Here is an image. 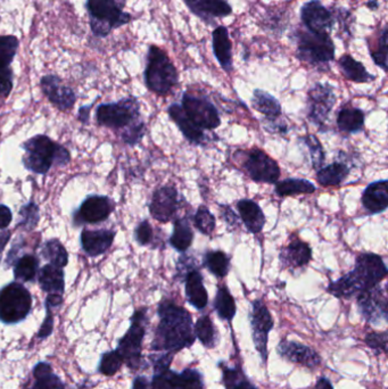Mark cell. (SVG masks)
<instances>
[{"label":"cell","mask_w":388,"mask_h":389,"mask_svg":"<svg viewBox=\"0 0 388 389\" xmlns=\"http://www.w3.org/2000/svg\"><path fill=\"white\" fill-rule=\"evenodd\" d=\"M237 210L241 221L248 233L258 235L262 233L266 223V215L260 205L253 199H241L237 202Z\"/></svg>","instance_id":"29"},{"label":"cell","mask_w":388,"mask_h":389,"mask_svg":"<svg viewBox=\"0 0 388 389\" xmlns=\"http://www.w3.org/2000/svg\"><path fill=\"white\" fill-rule=\"evenodd\" d=\"M135 240L140 246H148L154 242L153 227L147 220L140 222L135 230Z\"/></svg>","instance_id":"48"},{"label":"cell","mask_w":388,"mask_h":389,"mask_svg":"<svg viewBox=\"0 0 388 389\" xmlns=\"http://www.w3.org/2000/svg\"><path fill=\"white\" fill-rule=\"evenodd\" d=\"M193 242L194 231L190 225L189 218H177L173 222L172 235L169 239L171 247L174 248L178 253H186L192 247Z\"/></svg>","instance_id":"33"},{"label":"cell","mask_w":388,"mask_h":389,"mask_svg":"<svg viewBox=\"0 0 388 389\" xmlns=\"http://www.w3.org/2000/svg\"><path fill=\"white\" fill-rule=\"evenodd\" d=\"M387 38L388 26H384L378 37L377 48L369 49L370 56L376 65L379 66L384 72L388 71L387 66Z\"/></svg>","instance_id":"46"},{"label":"cell","mask_w":388,"mask_h":389,"mask_svg":"<svg viewBox=\"0 0 388 389\" xmlns=\"http://www.w3.org/2000/svg\"><path fill=\"white\" fill-rule=\"evenodd\" d=\"M184 280V293L188 303L195 307L196 310H204L209 303V294L205 288L204 278L201 276V271L194 267L186 273Z\"/></svg>","instance_id":"25"},{"label":"cell","mask_w":388,"mask_h":389,"mask_svg":"<svg viewBox=\"0 0 388 389\" xmlns=\"http://www.w3.org/2000/svg\"><path fill=\"white\" fill-rule=\"evenodd\" d=\"M351 168L343 161L332 163L317 171V181L323 187H337L350 176Z\"/></svg>","instance_id":"34"},{"label":"cell","mask_w":388,"mask_h":389,"mask_svg":"<svg viewBox=\"0 0 388 389\" xmlns=\"http://www.w3.org/2000/svg\"><path fill=\"white\" fill-rule=\"evenodd\" d=\"M159 326L152 341V351L176 356L186 347L193 346V318L184 307H179L171 299H163L157 307Z\"/></svg>","instance_id":"1"},{"label":"cell","mask_w":388,"mask_h":389,"mask_svg":"<svg viewBox=\"0 0 388 389\" xmlns=\"http://www.w3.org/2000/svg\"><path fill=\"white\" fill-rule=\"evenodd\" d=\"M300 140L309 149L313 170L315 172L320 170L323 166H325V162H326V153L321 145L320 140L318 139L315 134H306V136L300 137Z\"/></svg>","instance_id":"44"},{"label":"cell","mask_w":388,"mask_h":389,"mask_svg":"<svg viewBox=\"0 0 388 389\" xmlns=\"http://www.w3.org/2000/svg\"><path fill=\"white\" fill-rule=\"evenodd\" d=\"M336 104L335 88L328 82H317L306 95V117L320 132H325L329 117Z\"/></svg>","instance_id":"11"},{"label":"cell","mask_w":388,"mask_h":389,"mask_svg":"<svg viewBox=\"0 0 388 389\" xmlns=\"http://www.w3.org/2000/svg\"><path fill=\"white\" fill-rule=\"evenodd\" d=\"M115 231L108 229H100V230H85L81 233V246L85 253L89 256L102 255L106 250H110L113 244Z\"/></svg>","instance_id":"28"},{"label":"cell","mask_w":388,"mask_h":389,"mask_svg":"<svg viewBox=\"0 0 388 389\" xmlns=\"http://www.w3.org/2000/svg\"><path fill=\"white\" fill-rule=\"evenodd\" d=\"M250 324L254 346L260 354L263 363L268 361V341L269 333L273 328V319L263 299L253 301L250 312Z\"/></svg>","instance_id":"13"},{"label":"cell","mask_w":388,"mask_h":389,"mask_svg":"<svg viewBox=\"0 0 388 389\" xmlns=\"http://www.w3.org/2000/svg\"><path fill=\"white\" fill-rule=\"evenodd\" d=\"M277 353L287 361L310 369H315L321 364V356L313 348L296 341H281L277 346Z\"/></svg>","instance_id":"22"},{"label":"cell","mask_w":388,"mask_h":389,"mask_svg":"<svg viewBox=\"0 0 388 389\" xmlns=\"http://www.w3.org/2000/svg\"><path fill=\"white\" fill-rule=\"evenodd\" d=\"M338 68L342 75L351 82L369 83L377 79L376 75L367 71L366 66L363 65L362 63L355 60V57L349 54L340 57Z\"/></svg>","instance_id":"32"},{"label":"cell","mask_w":388,"mask_h":389,"mask_svg":"<svg viewBox=\"0 0 388 389\" xmlns=\"http://www.w3.org/2000/svg\"><path fill=\"white\" fill-rule=\"evenodd\" d=\"M47 310V316H46L45 321H43V326H41V329H40L39 336L40 339H46L51 335V331H53V326H54V320H53V313L49 309H46Z\"/></svg>","instance_id":"53"},{"label":"cell","mask_w":388,"mask_h":389,"mask_svg":"<svg viewBox=\"0 0 388 389\" xmlns=\"http://www.w3.org/2000/svg\"><path fill=\"white\" fill-rule=\"evenodd\" d=\"M266 124H264V129L268 130V132H277V134H285L288 132V127L286 123L283 121H279V119H266Z\"/></svg>","instance_id":"52"},{"label":"cell","mask_w":388,"mask_h":389,"mask_svg":"<svg viewBox=\"0 0 388 389\" xmlns=\"http://www.w3.org/2000/svg\"><path fill=\"white\" fill-rule=\"evenodd\" d=\"M212 48L213 54L222 70L227 73H231L234 70L233 43L226 26H219L213 30Z\"/></svg>","instance_id":"26"},{"label":"cell","mask_w":388,"mask_h":389,"mask_svg":"<svg viewBox=\"0 0 388 389\" xmlns=\"http://www.w3.org/2000/svg\"><path fill=\"white\" fill-rule=\"evenodd\" d=\"M127 0H87L89 26L95 37L106 38L115 28L128 24L132 15L123 11Z\"/></svg>","instance_id":"4"},{"label":"cell","mask_w":388,"mask_h":389,"mask_svg":"<svg viewBox=\"0 0 388 389\" xmlns=\"http://www.w3.org/2000/svg\"><path fill=\"white\" fill-rule=\"evenodd\" d=\"M11 211L5 205H0V229H6L11 225Z\"/></svg>","instance_id":"54"},{"label":"cell","mask_w":388,"mask_h":389,"mask_svg":"<svg viewBox=\"0 0 388 389\" xmlns=\"http://www.w3.org/2000/svg\"><path fill=\"white\" fill-rule=\"evenodd\" d=\"M222 370V384L226 389H258L245 377L241 368H229L220 362Z\"/></svg>","instance_id":"41"},{"label":"cell","mask_w":388,"mask_h":389,"mask_svg":"<svg viewBox=\"0 0 388 389\" xmlns=\"http://www.w3.org/2000/svg\"><path fill=\"white\" fill-rule=\"evenodd\" d=\"M9 237H11V233H9V231L0 233V257H1L4 247H5L6 244L9 240Z\"/></svg>","instance_id":"57"},{"label":"cell","mask_w":388,"mask_h":389,"mask_svg":"<svg viewBox=\"0 0 388 389\" xmlns=\"http://www.w3.org/2000/svg\"><path fill=\"white\" fill-rule=\"evenodd\" d=\"M114 210L113 201L105 196H89L77 211L74 221L81 223H100L105 221Z\"/></svg>","instance_id":"20"},{"label":"cell","mask_w":388,"mask_h":389,"mask_svg":"<svg viewBox=\"0 0 388 389\" xmlns=\"http://www.w3.org/2000/svg\"><path fill=\"white\" fill-rule=\"evenodd\" d=\"M167 114L174 124L178 127L179 130L182 131V136L186 138L188 142L195 146H206L210 138L207 137V134H205L204 131L199 130L189 122V119L184 115L180 104L174 102L172 105L169 106Z\"/></svg>","instance_id":"27"},{"label":"cell","mask_w":388,"mask_h":389,"mask_svg":"<svg viewBox=\"0 0 388 389\" xmlns=\"http://www.w3.org/2000/svg\"><path fill=\"white\" fill-rule=\"evenodd\" d=\"M194 227L204 236H212L216 231V220L206 205H201L194 215Z\"/></svg>","instance_id":"45"},{"label":"cell","mask_w":388,"mask_h":389,"mask_svg":"<svg viewBox=\"0 0 388 389\" xmlns=\"http://www.w3.org/2000/svg\"><path fill=\"white\" fill-rule=\"evenodd\" d=\"M315 389H334L332 383L326 378V377H321L315 384Z\"/></svg>","instance_id":"56"},{"label":"cell","mask_w":388,"mask_h":389,"mask_svg":"<svg viewBox=\"0 0 388 389\" xmlns=\"http://www.w3.org/2000/svg\"><path fill=\"white\" fill-rule=\"evenodd\" d=\"M290 38L296 46V57L300 62L318 68H328L329 64L334 62L336 47L330 34L298 28Z\"/></svg>","instance_id":"3"},{"label":"cell","mask_w":388,"mask_h":389,"mask_svg":"<svg viewBox=\"0 0 388 389\" xmlns=\"http://www.w3.org/2000/svg\"><path fill=\"white\" fill-rule=\"evenodd\" d=\"M203 267L216 278L224 279L230 270V257L224 250H206L203 255Z\"/></svg>","instance_id":"38"},{"label":"cell","mask_w":388,"mask_h":389,"mask_svg":"<svg viewBox=\"0 0 388 389\" xmlns=\"http://www.w3.org/2000/svg\"><path fill=\"white\" fill-rule=\"evenodd\" d=\"M39 260L31 254L21 256L15 263L14 276L23 282H32L38 273Z\"/></svg>","instance_id":"42"},{"label":"cell","mask_w":388,"mask_h":389,"mask_svg":"<svg viewBox=\"0 0 388 389\" xmlns=\"http://www.w3.org/2000/svg\"><path fill=\"white\" fill-rule=\"evenodd\" d=\"M361 204L370 215L383 213L388 208V181L386 179L372 182L361 196Z\"/></svg>","instance_id":"24"},{"label":"cell","mask_w":388,"mask_h":389,"mask_svg":"<svg viewBox=\"0 0 388 389\" xmlns=\"http://www.w3.org/2000/svg\"><path fill=\"white\" fill-rule=\"evenodd\" d=\"M32 296L20 282H11L0 289V322L16 324L31 312Z\"/></svg>","instance_id":"9"},{"label":"cell","mask_w":388,"mask_h":389,"mask_svg":"<svg viewBox=\"0 0 388 389\" xmlns=\"http://www.w3.org/2000/svg\"><path fill=\"white\" fill-rule=\"evenodd\" d=\"M38 282L45 293L51 296L63 297L65 290V282H64V271L62 267L46 265L38 273Z\"/></svg>","instance_id":"31"},{"label":"cell","mask_w":388,"mask_h":389,"mask_svg":"<svg viewBox=\"0 0 388 389\" xmlns=\"http://www.w3.org/2000/svg\"><path fill=\"white\" fill-rule=\"evenodd\" d=\"M97 121L100 125L113 130H130L142 123L139 102L135 97H127L117 102L102 104L97 108Z\"/></svg>","instance_id":"7"},{"label":"cell","mask_w":388,"mask_h":389,"mask_svg":"<svg viewBox=\"0 0 388 389\" xmlns=\"http://www.w3.org/2000/svg\"><path fill=\"white\" fill-rule=\"evenodd\" d=\"M300 22L313 33H332L336 24L334 9H328L321 0H309L300 9Z\"/></svg>","instance_id":"15"},{"label":"cell","mask_w":388,"mask_h":389,"mask_svg":"<svg viewBox=\"0 0 388 389\" xmlns=\"http://www.w3.org/2000/svg\"><path fill=\"white\" fill-rule=\"evenodd\" d=\"M20 48V40L13 34L0 36V97L6 98L13 89L14 73L11 65L17 50Z\"/></svg>","instance_id":"18"},{"label":"cell","mask_w":388,"mask_h":389,"mask_svg":"<svg viewBox=\"0 0 388 389\" xmlns=\"http://www.w3.org/2000/svg\"><path fill=\"white\" fill-rule=\"evenodd\" d=\"M367 7H368V9H370V11H377V9H379V1H378V0H370V1L367 3Z\"/></svg>","instance_id":"58"},{"label":"cell","mask_w":388,"mask_h":389,"mask_svg":"<svg viewBox=\"0 0 388 389\" xmlns=\"http://www.w3.org/2000/svg\"><path fill=\"white\" fill-rule=\"evenodd\" d=\"M144 80L148 90L159 96L170 94L178 85L179 73L176 66L167 53L157 46L148 47Z\"/></svg>","instance_id":"5"},{"label":"cell","mask_w":388,"mask_h":389,"mask_svg":"<svg viewBox=\"0 0 388 389\" xmlns=\"http://www.w3.org/2000/svg\"><path fill=\"white\" fill-rule=\"evenodd\" d=\"M194 15L209 26H214L216 18H224L233 13L228 0H182Z\"/></svg>","instance_id":"21"},{"label":"cell","mask_w":388,"mask_h":389,"mask_svg":"<svg viewBox=\"0 0 388 389\" xmlns=\"http://www.w3.org/2000/svg\"><path fill=\"white\" fill-rule=\"evenodd\" d=\"M26 155L23 164L34 174H46L51 165H65L70 161V154L65 148L46 136H36L23 144Z\"/></svg>","instance_id":"6"},{"label":"cell","mask_w":388,"mask_h":389,"mask_svg":"<svg viewBox=\"0 0 388 389\" xmlns=\"http://www.w3.org/2000/svg\"><path fill=\"white\" fill-rule=\"evenodd\" d=\"M213 307L219 318L231 322L237 312L236 301L226 284H219L216 295L213 301Z\"/></svg>","instance_id":"37"},{"label":"cell","mask_w":388,"mask_h":389,"mask_svg":"<svg viewBox=\"0 0 388 389\" xmlns=\"http://www.w3.org/2000/svg\"><path fill=\"white\" fill-rule=\"evenodd\" d=\"M252 106L268 119H279L283 112L280 102L275 96L261 89L253 91Z\"/></svg>","instance_id":"35"},{"label":"cell","mask_w":388,"mask_h":389,"mask_svg":"<svg viewBox=\"0 0 388 389\" xmlns=\"http://www.w3.org/2000/svg\"><path fill=\"white\" fill-rule=\"evenodd\" d=\"M387 341L388 336L386 331H383V333H370L365 339L366 344L378 353H387Z\"/></svg>","instance_id":"49"},{"label":"cell","mask_w":388,"mask_h":389,"mask_svg":"<svg viewBox=\"0 0 388 389\" xmlns=\"http://www.w3.org/2000/svg\"><path fill=\"white\" fill-rule=\"evenodd\" d=\"M220 216L226 222L229 230H235L239 227L238 215L234 212L233 208H230L229 205H220Z\"/></svg>","instance_id":"51"},{"label":"cell","mask_w":388,"mask_h":389,"mask_svg":"<svg viewBox=\"0 0 388 389\" xmlns=\"http://www.w3.org/2000/svg\"><path fill=\"white\" fill-rule=\"evenodd\" d=\"M41 254H43L45 260H48L51 262L49 265L62 267V269L68 265V250L61 244L60 240H57V239H51V240L45 243L43 250H41Z\"/></svg>","instance_id":"43"},{"label":"cell","mask_w":388,"mask_h":389,"mask_svg":"<svg viewBox=\"0 0 388 389\" xmlns=\"http://www.w3.org/2000/svg\"><path fill=\"white\" fill-rule=\"evenodd\" d=\"M243 170L250 179L258 183L275 185L281 176L280 166L263 149L254 147L247 151L243 161Z\"/></svg>","instance_id":"12"},{"label":"cell","mask_w":388,"mask_h":389,"mask_svg":"<svg viewBox=\"0 0 388 389\" xmlns=\"http://www.w3.org/2000/svg\"><path fill=\"white\" fill-rule=\"evenodd\" d=\"M40 85L49 102H53L61 111L70 110L77 100L74 91L64 85L62 80L57 75H53V74L45 75L41 79Z\"/></svg>","instance_id":"23"},{"label":"cell","mask_w":388,"mask_h":389,"mask_svg":"<svg viewBox=\"0 0 388 389\" xmlns=\"http://www.w3.org/2000/svg\"><path fill=\"white\" fill-rule=\"evenodd\" d=\"M132 389H150V381L144 375H138L133 380Z\"/></svg>","instance_id":"55"},{"label":"cell","mask_w":388,"mask_h":389,"mask_svg":"<svg viewBox=\"0 0 388 389\" xmlns=\"http://www.w3.org/2000/svg\"><path fill=\"white\" fill-rule=\"evenodd\" d=\"M365 121H366L365 112L361 108L347 104L338 111L336 124L342 134H355L363 130Z\"/></svg>","instance_id":"30"},{"label":"cell","mask_w":388,"mask_h":389,"mask_svg":"<svg viewBox=\"0 0 388 389\" xmlns=\"http://www.w3.org/2000/svg\"><path fill=\"white\" fill-rule=\"evenodd\" d=\"M148 324L147 309L142 307L131 316L130 328L117 344V352L131 370H138L142 363V341Z\"/></svg>","instance_id":"8"},{"label":"cell","mask_w":388,"mask_h":389,"mask_svg":"<svg viewBox=\"0 0 388 389\" xmlns=\"http://www.w3.org/2000/svg\"><path fill=\"white\" fill-rule=\"evenodd\" d=\"M275 193L278 197L298 196V195H311L317 191L315 183L300 178H288L275 183Z\"/></svg>","instance_id":"36"},{"label":"cell","mask_w":388,"mask_h":389,"mask_svg":"<svg viewBox=\"0 0 388 389\" xmlns=\"http://www.w3.org/2000/svg\"><path fill=\"white\" fill-rule=\"evenodd\" d=\"M32 373L34 380L31 389H65L60 377L53 373L49 363L40 362Z\"/></svg>","instance_id":"39"},{"label":"cell","mask_w":388,"mask_h":389,"mask_svg":"<svg viewBox=\"0 0 388 389\" xmlns=\"http://www.w3.org/2000/svg\"><path fill=\"white\" fill-rule=\"evenodd\" d=\"M388 270L383 257L374 253H361L353 270L330 282L327 293L336 299H350L372 289L385 280Z\"/></svg>","instance_id":"2"},{"label":"cell","mask_w":388,"mask_h":389,"mask_svg":"<svg viewBox=\"0 0 388 389\" xmlns=\"http://www.w3.org/2000/svg\"><path fill=\"white\" fill-rule=\"evenodd\" d=\"M150 389H204V378L196 369H184L182 373L163 370L154 373Z\"/></svg>","instance_id":"17"},{"label":"cell","mask_w":388,"mask_h":389,"mask_svg":"<svg viewBox=\"0 0 388 389\" xmlns=\"http://www.w3.org/2000/svg\"><path fill=\"white\" fill-rule=\"evenodd\" d=\"M180 106L189 122L199 130L213 131L221 125L218 108L205 95L184 91Z\"/></svg>","instance_id":"10"},{"label":"cell","mask_w":388,"mask_h":389,"mask_svg":"<svg viewBox=\"0 0 388 389\" xmlns=\"http://www.w3.org/2000/svg\"><path fill=\"white\" fill-rule=\"evenodd\" d=\"M182 195L174 186H163L154 191L150 203V213L156 221L169 223L178 218L182 208Z\"/></svg>","instance_id":"14"},{"label":"cell","mask_w":388,"mask_h":389,"mask_svg":"<svg viewBox=\"0 0 388 389\" xmlns=\"http://www.w3.org/2000/svg\"><path fill=\"white\" fill-rule=\"evenodd\" d=\"M312 261V248L309 243L295 236L290 239L287 246L281 248L279 253V263L283 270L295 273L304 269Z\"/></svg>","instance_id":"19"},{"label":"cell","mask_w":388,"mask_h":389,"mask_svg":"<svg viewBox=\"0 0 388 389\" xmlns=\"http://www.w3.org/2000/svg\"><path fill=\"white\" fill-rule=\"evenodd\" d=\"M357 307L361 316L368 324L378 326L387 322L388 299L386 288L380 287L379 284L372 289L357 296Z\"/></svg>","instance_id":"16"},{"label":"cell","mask_w":388,"mask_h":389,"mask_svg":"<svg viewBox=\"0 0 388 389\" xmlns=\"http://www.w3.org/2000/svg\"><path fill=\"white\" fill-rule=\"evenodd\" d=\"M194 334L196 339L201 341L206 348H213L218 344L219 333L210 316H203L196 321L194 326Z\"/></svg>","instance_id":"40"},{"label":"cell","mask_w":388,"mask_h":389,"mask_svg":"<svg viewBox=\"0 0 388 389\" xmlns=\"http://www.w3.org/2000/svg\"><path fill=\"white\" fill-rule=\"evenodd\" d=\"M123 361L117 351H111L103 354L98 364V373L105 375H113L122 367Z\"/></svg>","instance_id":"47"},{"label":"cell","mask_w":388,"mask_h":389,"mask_svg":"<svg viewBox=\"0 0 388 389\" xmlns=\"http://www.w3.org/2000/svg\"><path fill=\"white\" fill-rule=\"evenodd\" d=\"M39 210H38L37 205L34 203H30V204L26 205L24 208L21 210V215H22V221H21V225H24L26 229H32L36 227L39 220V214H38Z\"/></svg>","instance_id":"50"}]
</instances>
